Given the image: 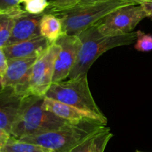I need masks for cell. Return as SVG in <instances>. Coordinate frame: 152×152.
Returning a JSON list of instances; mask_svg holds the SVG:
<instances>
[{
	"label": "cell",
	"mask_w": 152,
	"mask_h": 152,
	"mask_svg": "<svg viewBox=\"0 0 152 152\" xmlns=\"http://www.w3.org/2000/svg\"><path fill=\"white\" fill-rule=\"evenodd\" d=\"M78 36L81 45L77 62L68 76L70 78L88 73L92 64L107 51L118 46L131 45L137 40V32L134 31L121 36L103 35L95 24Z\"/></svg>",
	"instance_id": "7a4b0ae2"
},
{
	"label": "cell",
	"mask_w": 152,
	"mask_h": 152,
	"mask_svg": "<svg viewBox=\"0 0 152 152\" xmlns=\"http://www.w3.org/2000/svg\"><path fill=\"white\" fill-rule=\"evenodd\" d=\"M25 4V10L32 14H41L45 13L48 7V0H20V4Z\"/></svg>",
	"instance_id": "d6986e66"
},
{
	"label": "cell",
	"mask_w": 152,
	"mask_h": 152,
	"mask_svg": "<svg viewBox=\"0 0 152 152\" xmlns=\"http://www.w3.org/2000/svg\"><path fill=\"white\" fill-rule=\"evenodd\" d=\"M88 73L82 74L66 81L53 83L45 97L65 103L96 116L107 125V118L92 96L88 81Z\"/></svg>",
	"instance_id": "277c9868"
},
{
	"label": "cell",
	"mask_w": 152,
	"mask_h": 152,
	"mask_svg": "<svg viewBox=\"0 0 152 152\" xmlns=\"http://www.w3.org/2000/svg\"><path fill=\"white\" fill-rule=\"evenodd\" d=\"M39 56L7 60V69L6 72L3 77H0L1 86L12 87L19 93L29 95L28 85L33 66Z\"/></svg>",
	"instance_id": "9c48e42d"
},
{
	"label": "cell",
	"mask_w": 152,
	"mask_h": 152,
	"mask_svg": "<svg viewBox=\"0 0 152 152\" xmlns=\"http://www.w3.org/2000/svg\"><path fill=\"white\" fill-rule=\"evenodd\" d=\"M10 136L11 135L10 134L5 132V131H0V150L4 147Z\"/></svg>",
	"instance_id": "d4e9b609"
},
{
	"label": "cell",
	"mask_w": 152,
	"mask_h": 152,
	"mask_svg": "<svg viewBox=\"0 0 152 152\" xmlns=\"http://www.w3.org/2000/svg\"><path fill=\"white\" fill-rule=\"evenodd\" d=\"M105 124L96 120L71 123L61 129L19 139L50 149L52 152H69L91 134L101 131Z\"/></svg>",
	"instance_id": "3957f363"
},
{
	"label": "cell",
	"mask_w": 152,
	"mask_h": 152,
	"mask_svg": "<svg viewBox=\"0 0 152 152\" xmlns=\"http://www.w3.org/2000/svg\"><path fill=\"white\" fill-rule=\"evenodd\" d=\"M55 43L60 46L53 76V83H58L69 76L77 62L81 41L78 35L62 34Z\"/></svg>",
	"instance_id": "ba28073f"
},
{
	"label": "cell",
	"mask_w": 152,
	"mask_h": 152,
	"mask_svg": "<svg viewBox=\"0 0 152 152\" xmlns=\"http://www.w3.org/2000/svg\"><path fill=\"white\" fill-rule=\"evenodd\" d=\"M145 17V12L140 4H130L111 12L95 25L103 35L121 36L133 32Z\"/></svg>",
	"instance_id": "8992f818"
},
{
	"label": "cell",
	"mask_w": 152,
	"mask_h": 152,
	"mask_svg": "<svg viewBox=\"0 0 152 152\" xmlns=\"http://www.w3.org/2000/svg\"><path fill=\"white\" fill-rule=\"evenodd\" d=\"M25 10L10 13L0 12V48H4L10 38L16 16Z\"/></svg>",
	"instance_id": "2e32d148"
},
{
	"label": "cell",
	"mask_w": 152,
	"mask_h": 152,
	"mask_svg": "<svg viewBox=\"0 0 152 152\" xmlns=\"http://www.w3.org/2000/svg\"><path fill=\"white\" fill-rule=\"evenodd\" d=\"M42 107L45 110L51 112L62 119L76 123L88 120H96L100 122L96 116L91 113L45 96Z\"/></svg>",
	"instance_id": "4fadbf2b"
},
{
	"label": "cell",
	"mask_w": 152,
	"mask_h": 152,
	"mask_svg": "<svg viewBox=\"0 0 152 152\" xmlns=\"http://www.w3.org/2000/svg\"><path fill=\"white\" fill-rule=\"evenodd\" d=\"M135 1H136V2H137V0H135Z\"/></svg>",
	"instance_id": "83f0119b"
},
{
	"label": "cell",
	"mask_w": 152,
	"mask_h": 152,
	"mask_svg": "<svg viewBox=\"0 0 152 152\" xmlns=\"http://www.w3.org/2000/svg\"><path fill=\"white\" fill-rule=\"evenodd\" d=\"M137 32V43L135 49L139 52H148L152 50V35L145 34L142 31Z\"/></svg>",
	"instance_id": "ffe728a7"
},
{
	"label": "cell",
	"mask_w": 152,
	"mask_h": 152,
	"mask_svg": "<svg viewBox=\"0 0 152 152\" xmlns=\"http://www.w3.org/2000/svg\"><path fill=\"white\" fill-rule=\"evenodd\" d=\"M136 152H141V151H136Z\"/></svg>",
	"instance_id": "4316f807"
},
{
	"label": "cell",
	"mask_w": 152,
	"mask_h": 152,
	"mask_svg": "<svg viewBox=\"0 0 152 152\" xmlns=\"http://www.w3.org/2000/svg\"><path fill=\"white\" fill-rule=\"evenodd\" d=\"M2 87V86H1V83H0V89H1V88Z\"/></svg>",
	"instance_id": "484cf974"
},
{
	"label": "cell",
	"mask_w": 152,
	"mask_h": 152,
	"mask_svg": "<svg viewBox=\"0 0 152 152\" xmlns=\"http://www.w3.org/2000/svg\"><path fill=\"white\" fill-rule=\"evenodd\" d=\"M130 4H137L133 0H108L92 4L76 5L57 15L62 21V34L79 35L111 12Z\"/></svg>",
	"instance_id": "5b68a950"
},
{
	"label": "cell",
	"mask_w": 152,
	"mask_h": 152,
	"mask_svg": "<svg viewBox=\"0 0 152 152\" xmlns=\"http://www.w3.org/2000/svg\"><path fill=\"white\" fill-rule=\"evenodd\" d=\"M53 43L39 35L31 40L4 46L3 49L7 60L20 59L39 56Z\"/></svg>",
	"instance_id": "7c38bea8"
},
{
	"label": "cell",
	"mask_w": 152,
	"mask_h": 152,
	"mask_svg": "<svg viewBox=\"0 0 152 152\" xmlns=\"http://www.w3.org/2000/svg\"><path fill=\"white\" fill-rule=\"evenodd\" d=\"M23 9L20 7V0H0V12L10 13Z\"/></svg>",
	"instance_id": "7402d4cb"
},
{
	"label": "cell",
	"mask_w": 152,
	"mask_h": 152,
	"mask_svg": "<svg viewBox=\"0 0 152 152\" xmlns=\"http://www.w3.org/2000/svg\"><path fill=\"white\" fill-rule=\"evenodd\" d=\"M102 130H101V131H102ZM99 131H97V132L91 134V135L88 136L87 138L83 139V141L80 142L79 144H77L76 146H74L69 152H90L94 139L95 136H96Z\"/></svg>",
	"instance_id": "44dd1931"
},
{
	"label": "cell",
	"mask_w": 152,
	"mask_h": 152,
	"mask_svg": "<svg viewBox=\"0 0 152 152\" xmlns=\"http://www.w3.org/2000/svg\"><path fill=\"white\" fill-rule=\"evenodd\" d=\"M44 13L32 14L24 10L16 16L7 46L31 40L40 34V22Z\"/></svg>",
	"instance_id": "8fae6325"
},
{
	"label": "cell",
	"mask_w": 152,
	"mask_h": 152,
	"mask_svg": "<svg viewBox=\"0 0 152 152\" xmlns=\"http://www.w3.org/2000/svg\"><path fill=\"white\" fill-rule=\"evenodd\" d=\"M44 96L29 95L25 97L19 114L12 127L10 135L17 139L61 129L71 123L45 110Z\"/></svg>",
	"instance_id": "6da1fadb"
},
{
	"label": "cell",
	"mask_w": 152,
	"mask_h": 152,
	"mask_svg": "<svg viewBox=\"0 0 152 152\" xmlns=\"http://www.w3.org/2000/svg\"><path fill=\"white\" fill-rule=\"evenodd\" d=\"M48 7L44 13H51L57 16L75 7L78 0H49Z\"/></svg>",
	"instance_id": "e0dca14e"
},
{
	"label": "cell",
	"mask_w": 152,
	"mask_h": 152,
	"mask_svg": "<svg viewBox=\"0 0 152 152\" xmlns=\"http://www.w3.org/2000/svg\"><path fill=\"white\" fill-rule=\"evenodd\" d=\"M7 69V58L3 48H0V77H3Z\"/></svg>",
	"instance_id": "cb8c5ba5"
},
{
	"label": "cell",
	"mask_w": 152,
	"mask_h": 152,
	"mask_svg": "<svg viewBox=\"0 0 152 152\" xmlns=\"http://www.w3.org/2000/svg\"><path fill=\"white\" fill-rule=\"evenodd\" d=\"M137 3L142 6L147 17L152 19V0H137Z\"/></svg>",
	"instance_id": "603a6c76"
},
{
	"label": "cell",
	"mask_w": 152,
	"mask_h": 152,
	"mask_svg": "<svg viewBox=\"0 0 152 152\" xmlns=\"http://www.w3.org/2000/svg\"><path fill=\"white\" fill-rule=\"evenodd\" d=\"M40 34L54 43L62 34V21L51 13H44L40 22Z\"/></svg>",
	"instance_id": "5bb4252c"
},
{
	"label": "cell",
	"mask_w": 152,
	"mask_h": 152,
	"mask_svg": "<svg viewBox=\"0 0 152 152\" xmlns=\"http://www.w3.org/2000/svg\"><path fill=\"white\" fill-rule=\"evenodd\" d=\"M113 134L110 131L109 128L105 127L99 131L96 136L92 142L91 148L90 152H104L107 144L112 138Z\"/></svg>",
	"instance_id": "ac0fdd59"
},
{
	"label": "cell",
	"mask_w": 152,
	"mask_h": 152,
	"mask_svg": "<svg viewBox=\"0 0 152 152\" xmlns=\"http://www.w3.org/2000/svg\"><path fill=\"white\" fill-rule=\"evenodd\" d=\"M59 50L60 46L54 42L37 60L33 66L28 85L29 95H45L53 83L55 61Z\"/></svg>",
	"instance_id": "52a82bcc"
},
{
	"label": "cell",
	"mask_w": 152,
	"mask_h": 152,
	"mask_svg": "<svg viewBox=\"0 0 152 152\" xmlns=\"http://www.w3.org/2000/svg\"><path fill=\"white\" fill-rule=\"evenodd\" d=\"M0 152H52V151L39 145L22 141L10 136Z\"/></svg>",
	"instance_id": "9a60e30c"
},
{
	"label": "cell",
	"mask_w": 152,
	"mask_h": 152,
	"mask_svg": "<svg viewBox=\"0 0 152 152\" xmlns=\"http://www.w3.org/2000/svg\"><path fill=\"white\" fill-rule=\"evenodd\" d=\"M25 96L12 87L0 89V131L10 134Z\"/></svg>",
	"instance_id": "30bf717a"
}]
</instances>
